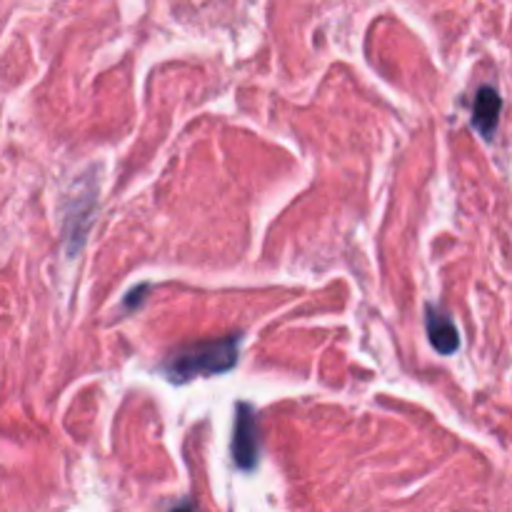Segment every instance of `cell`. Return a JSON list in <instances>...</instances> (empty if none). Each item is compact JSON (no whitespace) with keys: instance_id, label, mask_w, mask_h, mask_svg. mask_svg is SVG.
<instances>
[{"instance_id":"6da1fadb","label":"cell","mask_w":512,"mask_h":512,"mask_svg":"<svg viewBox=\"0 0 512 512\" xmlns=\"http://www.w3.org/2000/svg\"><path fill=\"white\" fill-rule=\"evenodd\" d=\"M240 335H230L223 340H210V343L190 345L180 348L163 363L165 375L173 383H188L200 375H220L225 370L235 368L238 363Z\"/></svg>"},{"instance_id":"7a4b0ae2","label":"cell","mask_w":512,"mask_h":512,"mask_svg":"<svg viewBox=\"0 0 512 512\" xmlns=\"http://www.w3.org/2000/svg\"><path fill=\"white\" fill-rule=\"evenodd\" d=\"M235 430H233V458L238 468L253 470L260 458V435L258 418H255L253 405L240 403L235 408Z\"/></svg>"},{"instance_id":"3957f363","label":"cell","mask_w":512,"mask_h":512,"mask_svg":"<svg viewBox=\"0 0 512 512\" xmlns=\"http://www.w3.org/2000/svg\"><path fill=\"white\" fill-rule=\"evenodd\" d=\"M500 110H503V98L493 85H483L475 95L473 103V128L478 130L483 138H493L495 128H498Z\"/></svg>"},{"instance_id":"277c9868","label":"cell","mask_w":512,"mask_h":512,"mask_svg":"<svg viewBox=\"0 0 512 512\" xmlns=\"http://www.w3.org/2000/svg\"><path fill=\"white\" fill-rule=\"evenodd\" d=\"M425 325H428V338L433 348L440 355H453L460 348V333L453 325V320L445 318L443 313L428 305V315H425Z\"/></svg>"},{"instance_id":"5b68a950","label":"cell","mask_w":512,"mask_h":512,"mask_svg":"<svg viewBox=\"0 0 512 512\" xmlns=\"http://www.w3.org/2000/svg\"><path fill=\"white\" fill-rule=\"evenodd\" d=\"M145 290H148V285H140V288H135L133 293H130L128 298H125V305H123V308H125V310H130V308H133L135 303H138V300H140V303H143V298H145Z\"/></svg>"},{"instance_id":"8992f818","label":"cell","mask_w":512,"mask_h":512,"mask_svg":"<svg viewBox=\"0 0 512 512\" xmlns=\"http://www.w3.org/2000/svg\"><path fill=\"white\" fill-rule=\"evenodd\" d=\"M173 512H195V510H193V505H190V503H183L180 508H175Z\"/></svg>"}]
</instances>
